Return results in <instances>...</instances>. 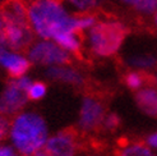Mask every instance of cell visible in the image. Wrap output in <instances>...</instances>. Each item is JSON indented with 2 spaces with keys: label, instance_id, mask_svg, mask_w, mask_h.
<instances>
[{
  "label": "cell",
  "instance_id": "obj_1",
  "mask_svg": "<svg viewBox=\"0 0 157 156\" xmlns=\"http://www.w3.org/2000/svg\"><path fill=\"white\" fill-rule=\"evenodd\" d=\"M28 25L41 40L54 41L64 33L78 32L77 14L70 13L61 0L32 2L28 5Z\"/></svg>",
  "mask_w": 157,
  "mask_h": 156
},
{
  "label": "cell",
  "instance_id": "obj_2",
  "mask_svg": "<svg viewBox=\"0 0 157 156\" xmlns=\"http://www.w3.org/2000/svg\"><path fill=\"white\" fill-rule=\"evenodd\" d=\"M49 137V124L40 113L25 109L12 116L8 139L21 156H32L41 151Z\"/></svg>",
  "mask_w": 157,
  "mask_h": 156
},
{
  "label": "cell",
  "instance_id": "obj_3",
  "mask_svg": "<svg viewBox=\"0 0 157 156\" xmlns=\"http://www.w3.org/2000/svg\"><path fill=\"white\" fill-rule=\"evenodd\" d=\"M128 33V26L119 19H98L96 25L86 32L84 42L92 57L106 59L120 51Z\"/></svg>",
  "mask_w": 157,
  "mask_h": 156
},
{
  "label": "cell",
  "instance_id": "obj_4",
  "mask_svg": "<svg viewBox=\"0 0 157 156\" xmlns=\"http://www.w3.org/2000/svg\"><path fill=\"white\" fill-rule=\"evenodd\" d=\"M26 55L31 64L45 68L69 64L72 59V55L60 48L56 42L52 40H41V38L33 41L28 46Z\"/></svg>",
  "mask_w": 157,
  "mask_h": 156
},
{
  "label": "cell",
  "instance_id": "obj_5",
  "mask_svg": "<svg viewBox=\"0 0 157 156\" xmlns=\"http://www.w3.org/2000/svg\"><path fill=\"white\" fill-rule=\"evenodd\" d=\"M106 106L102 100L97 96L87 95L81 100L79 110H78L77 128L84 135L96 132L102 126L104 118L106 115Z\"/></svg>",
  "mask_w": 157,
  "mask_h": 156
},
{
  "label": "cell",
  "instance_id": "obj_6",
  "mask_svg": "<svg viewBox=\"0 0 157 156\" xmlns=\"http://www.w3.org/2000/svg\"><path fill=\"white\" fill-rule=\"evenodd\" d=\"M81 149L75 131L63 129L50 135L44 150L49 156H78Z\"/></svg>",
  "mask_w": 157,
  "mask_h": 156
},
{
  "label": "cell",
  "instance_id": "obj_7",
  "mask_svg": "<svg viewBox=\"0 0 157 156\" xmlns=\"http://www.w3.org/2000/svg\"><path fill=\"white\" fill-rule=\"evenodd\" d=\"M33 32L28 23H5L0 32V46L21 51L33 42Z\"/></svg>",
  "mask_w": 157,
  "mask_h": 156
},
{
  "label": "cell",
  "instance_id": "obj_8",
  "mask_svg": "<svg viewBox=\"0 0 157 156\" xmlns=\"http://www.w3.org/2000/svg\"><path fill=\"white\" fill-rule=\"evenodd\" d=\"M27 103V92L18 87L13 80H10L0 92V115L12 118L19 111L25 110Z\"/></svg>",
  "mask_w": 157,
  "mask_h": 156
},
{
  "label": "cell",
  "instance_id": "obj_9",
  "mask_svg": "<svg viewBox=\"0 0 157 156\" xmlns=\"http://www.w3.org/2000/svg\"><path fill=\"white\" fill-rule=\"evenodd\" d=\"M31 65L32 64L26 54L0 46V68L4 69L10 78H18L27 74Z\"/></svg>",
  "mask_w": 157,
  "mask_h": 156
},
{
  "label": "cell",
  "instance_id": "obj_10",
  "mask_svg": "<svg viewBox=\"0 0 157 156\" xmlns=\"http://www.w3.org/2000/svg\"><path fill=\"white\" fill-rule=\"evenodd\" d=\"M45 76L50 81L63 83V84H69V86H73V87H82L86 83V77L83 72L70 64L46 68Z\"/></svg>",
  "mask_w": 157,
  "mask_h": 156
},
{
  "label": "cell",
  "instance_id": "obj_11",
  "mask_svg": "<svg viewBox=\"0 0 157 156\" xmlns=\"http://www.w3.org/2000/svg\"><path fill=\"white\" fill-rule=\"evenodd\" d=\"M134 101L137 107L144 115L150 118H157V88L152 84L144 87L134 93Z\"/></svg>",
  "mask_w": 157,
  "mask_h": 156
},
{
  "label": "cell",
  "instance_id": "obj_12",
  "mask_svg": "<svg viewBox=\"0 0 157 156\" xmlns=\"http://www.w3.org/2000/svg\"><path fill=\"white\" fill-rule=\"evenodd\" d=\"M2 15L5 23H28V5L25 0H6L2 4Z\"/></svg>",
  "mask_w": 157,
  "mask_h": 156
},
{
  "label": "cell",
  "instance_id": "obj_13",
  "mask_svg": "<svg viewBox=\"0 0 157 156\" xmlns=\"http://www.w3.org/2000/svg\"><path fill=\"white\" fill-rule=\"evenodd\" d=\"M127 65L133 69V71H139V72H152L157 67V58L152 54H134L130 55L125 60Z\"/></svg>",
  "mask_w": 157,
  "mask_h": 156
},
{
  "label": "cell",
  "instance_id": "obj_14",
  "mask_svg": "<svg viewBox=\"0 0 157 156\" xmlns=\"http://www.w3.org/2000/svg\"><path fill=\"white\" fill-rule=\"evenodd\" d=\"M116 156H157V152L150 149L144 142L127 141L119 146Z\"/></svg>",
  "mask_w": 157,
  "mask_h": 156
},
{
  "label": "cell",
  "instance_id": "obj_15",
  "mask_svg": "<svg viewBox=\"0 0 157 156\" xmlns=\"http://www.w3.org/2000/svg\"><path fill=\"white\" fill-rule=\"evenodd\" d=\"M54 42H56L60 48H63L67 53H69L70 55L73 54H79L83 48V38L81 33L78 32H69L64 33L59 37H56L54 40Z\"/></svg>",
  "mask_w": 157,
  "mask_h": 156
},
{
  "label": "cell",
  "instance_id": "obj_16",
  "mask_svg": "<svg viewBox=\"0 0 157 156\" xmlns=\"http://www.w3.org/2000/svg\"><path fill=\"white\" fill-rule=\"evenodd\" d=\"M147 82H150L148 76L143 72H139V71H133V69H130V71L127 72L124 76L125 86H127L129 90L134 91V92H137L138 90L144 87V86L147 84Z\"/></svg>",
  "mask_w": 157,
  "mask_h": 156
},
{
  "label": "cell",
  "instance_id": "obj_17",
  "mask_svg": "<svg viewBox=\"0 0 157 156\" xmlns=\"http://www.w3.org/2000/svg\"><path fill=\"white\" fill-rule=\"evenodd\" d=\"M129 6L140 15L152 17L157 12V0H132Z\"/></svg>",
  "mask_w": 157,
  "mask_h": 156
},
{
  "label": "cell",
  "instance_id": "obj_18",
  "mask_svg": "<svg viewBox=\"0 0 157 156\" xmlns=\"http://www.w3.org/2000/svg\"><path fill=\"white\" fill-rule=\"evenodd\" d=\"M78 10V13H91L102 5L106 0H61Z\"/></svg>",
  "mask_w": 157,
  "mask_h": 156
},
{
  "label": "cell",
  "instance_id": "obj_19",
  "mask_svg": "<svg viewBox=\"0 0 157 156\" xmlns=\"http://www.w3.org/2000/svg\"><path fill=\"white\" fill-rule=\"evenodd\" d=\"M48 95V84L44 81H33L27 90L28 101H40Z\"/></svg>",
  "mask_w": 157,
  "mask_h": 156
},
{
  "label": "cell",
  "instance_id": "obj_20",
  "mask_svg": "<svg viewBox=\"0 0 157 156\" xmlns=\"http://www.w3.org/2000/svg\"><path fill=\"white\" fill-rule=\"evenodd\" d=\"M97 17L93 13H78L77 14V29L78 32H87L88 29H91L93 26L96 25Z\"/></svg>",
  "mask_w": 157,
  "mask_h": 156
},
{
  "label": "cell",
  "instance_id": "obj_21",
  "mask_svg": "<svg viewBox=\"0 0 157 156\" xmlns=\"http://www.w3.org/2000/svg\"><path fill=\"white\" fill-rule=\"evenodd\" d=\"M120 124H121V118L119 116V114H116L114 111H107L101 128L106 132H114L120 127Z\"/></svg>",
  "mask_w": 157,
  "mask_h": 156
},
{
  "label": "cell",
  "instance_id": "obj_22",
  "mask_svg": "<svg viewBox=\"0 0 157 156\" xmlns=\"http://www.w3.org/2000/svg\"><path fill=\"white\" fill-rule=\"evenodd\" d=\"M9 124L10 119L6 118L4 115H0V145L5 142V139L8 138L9 135Z\"/></svg>",
  "mask_w": 157,
  "mask_h": 156
},
{
  "label": "cell",
  "instance_id": "obj_23",
  "mask_svg": "<svg viewBox=\"0 0 157 156\" xmlns=\"http://www.w3.org/2000/svg\"><path fill=\"white\" fill-rule=\"evenodd\" d=\"M0 156H21V155L10 143L4 142L0 145Z\"/></svg>",
  "mask_w": 157,
  "mask_h": 156
},
{
  "label": "cell",
  "instance_id": "obj_24",
  "mask_svg": "<svg viewBox=\"0 0 157 156\" xmlns=\"http://www.w3.org/2000/svg\"><path fill=\"white\" fill-rule=\"evenodd\" d=\"M144 143L150 147V149H152L153 151L157 152V131L155 132H151V133H148L144 138Z\"/></svg>",
  "mask_w": 157,
  "mask_h": 156
},
{
  "label": "cell",
  "instance_id": "obj_25",
  "mask_svg": "<svg viewBox=\"0 0 157 156\" xmlns=\"http://www.w3.org/2000/svg\"><path fill=\"white\" fill-rule=\"evenodd\" d=\"M148 80H150V84L155 86V87L157 88V72H153L150 77H148Z\"/></svg>",
  "mask_w": 157,
  "mask_h": 156
},
{
  "label": "cell",
  "instance_id": "obj_26",
  "mask_svg": "<svg viewBox=\"0 0 157 156\" xmlns=\"http://www.w3.org/2000/svg\"><path fill=\"white\" fill-rule=\"evenodd\" d=\"M82 156H105V155L100 154V152H88V154H84Z\"/></svg>",
  "mask_w": 157,
  "mask_h": 156
},
{
  "label": "cell",
  "instance_id": "obj_27",
  "mask_svg": "<svg viewBox=\"0 0 157 156\" xmlns=\"http://www.w3.org/2000/svg\"><path fill=\"white\" fill-rule=\"evenodd\" d=\"M32 156H49V155H48V154H46V152H45V150L42 149L41 151H38V152H36V154H35V155H32Z\"/></svg>",
  "mask_w": 157,
  "mask_h": 156
},
{
  "label": "cell",
  "instance_id": "obj_28",
  "mask_svg": "<svg viewBox=\"0 0 157 156\" xmlns=\"http://www.w3.org/2000/svg\"><path fill=\"white\" fill-rule=\"evenodd\" d=\"M152 22H153V26L156 27V29H157V12L152 15Z\"/></svg>",
  "mask_w": 157,
  "mask_h": 156
},
{
  "label": "cell",
  "instance_id": "obj_29",
  "mask_svg": "<svg viewBox=\"0 0 157 156\" xmlns=\"http://www.w3.org/2000/svg\"><path fill=\"white\" fill-rule=\"evenodd\" d=\"M4 28V19H3V15H2V12H0V32L3 31Z\"/></svg>",
  "mask_w": 157,
  "mask_h": 156
},
{
  "label": "cell",
  "instance_id": "obj_30",
  "mask_svg": "<svg viewBox=\"0 0 157 156\" xmlns=\"http://www.w3.org/2000/svg\"><path fill=\"white\" fill-rule=\"evenodd\" d=\"M117 2H120V3H123V4H125V5H130V3H132V0H117Z\"/></svg>",
  "mask_w": 157,
  "mask_h": 156
},
{
  "label": "cell",
  "instance_id": "obj_31",
  "mask_svg": "<svg viewBox=\"0 0 157 156\" xmlns=\"http://www.w3.org/2000/svg\"><path fill=\"white\" fill-rule=\"evenodd\" d=\"M5 2H6V0H0V3H2V4H3V3H5Z\"/></svg>",
  "mask_w": 157,
  "mask_h": 156
},
{
  "label": "cell",
  "instance_id": "obj_32",
  "mask_svg": "<svg viewBox=\"0 0 157 156\" xmlns=\"http://www.w3.org/2000/svg\"><path fill=\"white\" fill-rule=\"evenodd\" d=\"M32 2H35V0H32Z\"/></svg>",
  "mask_w": 157,
  "mask_h": 156
}]
</instances>
